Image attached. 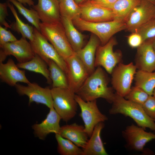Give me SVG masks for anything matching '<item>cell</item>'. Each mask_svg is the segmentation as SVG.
<instances>
[{
    "label": "cell",
    "mask_w": 155,
    "mask_h": 155,
    "mask_svg": "<svg viewBox=\"0 0 155 155\" xmlns=\"http://www.w3.org/2000/svg\"><path fill=\"white\" fill-rule=\"evenodd\" d=\"M97 67L75 94L86 101L101 98L112 104L115 95L113 88L108 86V79L105 71L101 67Z\"/></svg>",
    "instance_id": "6da1fadb"
},
{
    "label": "cell",
    "mask_w": 155,
    "mask_h": 155,
    "mask_svg": "<svg viewBox=\"0 0 155 155\" xmlns=\"http://www.w3.org/2000/svg\"><path fill=\"white\" fill-rule=\"evenodd\" d=\"M109 113L121 114L132 118L137 125L146 130L148 128L155 131V122L144 111L142 106L131 101L116 93Z\"/></svg>",
    "instance_id": "7a4b0ae2"
},
{
    "label": "cell",
    "mask_w": 155,
    "mask_h": 155,
    "mask_svg": "<svg viewBox=\"0 0 155 155\" xmlns=\"http://www.w3.org/2000/svg\"><path fill=\"white\" fill-rule=\"evenodd\" d=\"M40 31L64 60L75 53L68 40L61 21L41 22Z\"/></svg>",
    "instance_id": "3957f363"
},
{
    "label": "cell",
    "mask_w": 155,
    "mask_h": 155,
    "mask_svg": "<svg viewBox=\"0 0 155 155\" xmlns=\"http://www.w3.org/2000/svg\"><path fill=\"white\" fill-rule=\"evenodd\" d=\"M75 26L80 30L90 32L99 38L101 45L106 43L116 33L126 29V23L115 20L90 22L80 18L73 20Z\"/></svg>",
    "instance_id": "277c9868"
},
{
    "label": "cell",
    "mask_w": 155,
    "mask_h": 155,
    "mask_svg": "<svg viewBox=\"0 0 155 155\" xmlns=\"http://www.w3.org/2000/svg\"><path fill=\"white\" fill-rule=\"evenodd\" d=\"M51 92L54 109L61 119L68 122L77 114L78 104L75 94L68 88H52Z\"/></svg>",
    "instance_id": "5b68a950"
},
{
    "label": "cell",
    "mask_w": 155,
    "mask_h": 155,
    "mask_svg": "<svg viewBox=\"0 0 155 155\" xmlns=\"http://www.w3.org/2000/svg\"><path fill=\"white\" fill-rule=\"evenodd\" d=\"M35 53L40 56L46 63L49 60L54 61L66 74L67 65L65 60L40 32L34 27L33 40L30 41Z\"/></svg>",
    "instance_id": "8992f818"
},
{
    "label": "cell",
    "mask_w": 155,
    "mask_h": 155,
    "mask_svg": "<svg viewBox=\"0 0 155 155\" xmlns=\"http://www.w3.org/2000/svg\"><path fill=\"white\" fill-rule=\"evenodd\" d=\"M137 67L132 62L125 64L120 63L113 69L111 74V83L116 93L125 97L131 88Z\"/></svg>",
    "instance_id": "52a82bcc"
},
{
    "label": "cell",
    "mask_w": 155,
    "mask_h": 155,
    "mask_svg": "<svg viewBox=\"0 0 155 155\" xmlns=\"http://www.w3.org/2000/svg\"><path fill=\"white\" fill-rule=\"evenodd\" d=\"M75 98L80 108L79 115L84 123L85 131L90 137L95 126L107 120L108 118L100 111L96 100L86 101L76 94Z\"/></svg>",
    "instance_id": "ba28073f"
},
{
    "label": "cell",
    "mask_w": 155,
    "mask_h": 155,
    "mask_svg": "<svg viewBox=\"0 0 155 155\" xmlns=\"http://www.w3.org/2000/svg\"><path fill=\"white\" fill-rule=\"evenodd\" d=\"M117 43L115 38L112 37L105 44L98 45L95 55V67H102L108 73L111 74L115 67L121 63V52L113 51V47Z\"/></svg>",
    "instance_id": "9c48e42d"
},
{
    "label": "cell",
    "mask_w": 155,
    "mask_h": 155,
    "mask_svg": "<svg viewBox=\"0 0 155 155\" xmlns=\"http://www.w3.org/2000/svg\"><path fill=\"white\" fill-rule=\"evenodd\" d=\"M65 60L67 67L66 75L69 88L75 94L90 74L75 53Z\"/></svg>",
    "instance_id": "30bf717a"
},
{
    "label": "cell",
    "mask_w": 155,
    "mask_h": 155,
    "mask_svg": "<svg viewBox=\"0 0 155 155\" xmlns=\"http://www.w3.org/2000/svg\"><path fill=\"white\" fill-rule=\"evenodd\" d=\"M125 139V147L131 150L144 152V147L150 141L155 139V134L147 132L145 129L137 125L132 124L127 126L122 132Z\"/></svg>",
    "instance_id": "8fae6325"
},
{
    "label": "cell",
    "mask_w": 155,
    "mask_h": 155,
    "mask_svg": "<svg viewBox=\"0 0 155 155\" xmlns=\"http://www.w3.org/2000/svg\"><path fill=\"white\" fill-rule=\"evenodd\" d=\"M155 14V5L148 0H141L127 18L126 29L134 32L154 18Z\"/></svg>",
    "instance_id": "7c38bea8"
},
{
    "label": "cell",
    "mask_w": 155,
    "mask_h": 155,
    "mask_svg": "<svg viewBox=\"0 0 155 155\" xmlns=\"http://www.w3.org/2000/svg\"><path fill=\"white\" fill-rule=\"evenodd\" d=\"M0 57L5 60L8 55L13 56L19 63H24L32 59L35 54L30 42L22 37L19 40L0 46Z\"/></svg>",
    "instance_id": "4fadbf2b"
},
{
    "label": "cell",
    "mask_w": 155,
    "mask_h": 155,
    "mask_svg": "<svg viewBox=\"0 0 155 155\" xmlns=\"http://www.w3.org/2000/svg\"><path fill=\"white\" fill-rule=\"evenodd\" d=\"M14 87L20 95L28 96L29 105L35 102L43 104L49 109L53 107L51 89L42 88L34 82H30L26 86L17 84Z\"/></svg>",
    "instance_id": "5bb4252c"
},
{
    "label": "cell",
    "mask_w": 155,
    "mask_h": 155,
    "mask_svg": "<svg viewBox=\"0 0 155 155\" xmlns=\"http://www.w3.org/2000/svg\"><path fill=\"white\" fill-rule=\"evenodd\" d=\"M79 5L81 9L80 18L86 21L100 22L113 20L111 9L99 6L88 1Z\"/></svg>",
    "instance_id": "9a60e30c"
},
{
    "label": "cell",
    "mask_w": 155,
    "mask_h": 155,
    "mask_svg": "<svg viewBox=\"0 0 155 155\" xmlns=\"http://www.w3.org/2000/svg\"><path fill=\"white\" fill-rule=\"evenodd\" d=\"M59 4V0H38L32 7L42 22L51 23L61 21Z\"/></svg>",
    "instance_id": "2e32d148"
},
{
    "label": "cell",
    "mask_w": 155,
    "mask_h": 155,
    "mask_svg": "<svg viewBox=\"0 0 155 155\" xmlns=\"http://www.w3.org/2000/svg\"><path fill=\"white\" fill-rule=\"evenodd\" d=\"M61 118L54 108L50 109L46 118L40 123H36L32 126L35 135L40 139L44 140L51 133H59L61 127Z\"/></svg>",
    "instance_id": "e0dca14e"
},
{
    "label": "cell",
    "mask_w": 155,
    "mask_h": 155,
    "mask_svg": "<svg viewBox=\"0 0 155 155\" xmlns=\"http://www.w3.org/2000/svg\"><path fill=\"white\" fill-rule=\"evenodd\" d=\"M135 61L138 70L155 71V51L151 39L145 41L137 48Z\"/></svg>",
    "instance_id": "ac0fdd59"
},
{
    "label": "cell",
    "mask_w": 155,
    "mask_h": 155,
    "mask_svg": "<svg viewBox=\"0 0 155 155\" xmlns=\"http://www.w3.org/2000/svg\"><path fill=\"white\" fill-rule=\"evenodd\" d=\"M11 58L6 63H0V78L8 85L15 86L19 82L27 84L30 82L25 75V71L20 69Z\"/></svg>",
    "instance_id": "d6986e66"
},
{
    "label": "cell",
    "mask_w": 155,
    "mask_h": 155,
    "mask_svg": "<svg viewBox=\"0 0 155 155\" xmlns=\"http://www.w3.org/2000/svg\"><path fill=\"white\" fill-rule=\"evenodd\" d=\"M59 134L82 149L85 147L89 139L84 126L75 123L61 127Z\"/></svg>",
    "instance_id": "ffe728a7"
},
{
    "label": "cell",
    "mask_w": 155,
    "mask_h": 155,
    "mask_svg": "<svg viewBox=\"0 0 155 155\" xmlns=\"http://www.w3.org/2000/svg\"><path fill=\"white\" fill-rule=\"evenodd\" d=\"M100 43L98 38L92 33L86 45L75 53L86 67L90 75L95 70L96 53Z\"/></svg>",
    "instance_id": "44dd1931"
},
{
    "label": "cell",
    "mask_w": 155,
    "mask_h": 155,
    "mask_svg": "<svg viewBox=\"0 0 155 155\" xmlns=\"http://www.w3.org/2000/svg\"><path fill=\"white\" fill-rule=\"evenodd\" d=\"M105 126L103 122L95 127L85 147L82 155H108L101 137L102 130Z\"/></svg>",
    "instance_id": "7402d4cb"
},
{
    "label": "cell",
    "mask_w": 155,
    "mask_h": 155,
    "mask_svg": "<svg viewBox=\"0 0 155 155\" xmlns=\"http://www.w3.org/2000/svg\"><path fill=\"white\" fill-rule=\"evenodd\" d=\"M61 21L70 44L74 52H77L83 47L84 36L75 28L71 19L61 16Z\"/></svg>",
    "instance_id": "603a6c76"
},
{
    "label": "cell",
    "mask_w": 155,
    "mask_h": 155,
    "mask_svg": "<svg viewBox=\"0 0 155 155\" xmlns=\"http://www.w3.org/2000/svg\"><path fill=\"white\" fill-rule=\"evenodd\" d=\"M141 0H117L112 9L113 20L125 23L134 8Z\"/></svg>",
    "instance_id": "cb8c5ba5"
},
{
    "label": "cell",
    "mask_w": 155,
    "mask_h": 155,
    "mask_svg": "<svg viewBox=\"0 0 155 155\" xmlns=\"http://www.w3.org/2000/svg\"><path fill=\"white\" fill-rule=\"evenodd\" d=\"M16 65L19 68L42 74L46 78L47 83H52L47 64L37 54H35L34 57L27 62L18 63Z\"/></svg>",
    "instance_id": "d4e9b609"
},
{
    "label": "cell",
    "mask_w": 155,
    "mask_h": 155,
    "mask_svg": "<svg viewBox=\"0 0 155 155\" xmlns=\"http://www.w3.org/2000/svg\"><path fill=\"white\" fill-rule=\"evenodd\" d=\"M134 78L135 86L141 88L149 95H152L155 88V71L149 72L138 70Z\"/></svg>",
    "instance_id": "484cf974"
},
{
    "label": "cell",
    "mask_w": 155,
    "mask_h": 155,
    "mask_svg": "<svg viewBox=\"0 0 155 155\" xmlns=\"http://www.w3.org/2000/svg\"><path fill=\"white\" fill-rule=\"evenodd\" d=\"M7 3L16 19L15 22L10 25L11 29L21 34L22 37L28 39L30 41H32L33 38L34 27L25 24L20 19L13 4L9 1Z\"/></svg>",
    "instance_id": "4316f807"
},
{
    "label": "cell",
    "mask_w": 155,
    "mask_h": 155,
    "mask_svg": "<svg viewBox=\"0 0 155 155\" xmlns=\"http://www.w3.org/2000/svg\"><path fill=\"white\" fill-rule=\"evenodd\" d=\"M47 64L52 80V88H69L67 75L63 70L51 60H49Z\"/></svg>",
    "instance_id": "83f0119b"
},
{
    "label": "cell",
    "mask_w": 155,
    "mask_h": 155,
    "mask_svg": "<svg viewBox=\"0 0 155 155\" xmlns=\"http://www.w3.org/2000/svg\"><path fill=\"white\" fill-rule=\"evenodd\" d=\"M58 144L57 150L61 155H82V149L71 141L62 137L59 134H55Z\"/></svg>",
    "instance_id": "f1b7e54d"
},
{
    "label": "cell",
    "mask_w": 155,
    "mask_h": 155,
    "mask_svg": "<svg viewBox=\"0 0 155 155\" xmlns=\"http://www.w3.org/2000/svg\"><path fill=\"white\" fill-rule=\"evenodd\" d=\"M59 7L61 16L72 20L80 18V7L74 0H62L60 2Z\"/></svg>",
    "instance_id": "f546056e"
},
{
    "label": "cell",
    "mask_w": 155,
    "mask_h": 155,
    "mask_svg": "<svg viewBox=\"0 0 155 155\" xmlns=\"http://www.w3.org/2000/svg\"><path fill=\"white\" fill-rule=\"evenodd\" d=\"M7 0L16 7L19 13L29 22L40 31V24L41 22L38 14L35 10L33 8H30V9H27L22 3L16 0Z\"/></svg>",
    "instance_id": "4dcf8cb0"
},
{
    "label": "cell",
    "mask_w": 155,
    "mask_h": 155,
    "mask_svg": "<svg viewBox=\"0 0 155 155\" xmlns=\"http://www.w3.org/2000/svg\"><path fill=\"white\" fill-rule=\"evenodd\" d=\"M149 95L141 88L135 86L124 97L131 101L141 106L148 98Z\"/></svg>",
    "instance_id": "1f68e13d"
},
{
    "label": "cell",
    "mask_w": 155,
    "mask_h": 155,
    "mask_svg": "<svg viewBox=\"0 0 155 155\" xmlns=\"http://www.w3.org/2000/svg\"><path fill=\"white\" fill-rule=\"evenodd\" d=\"M139 34L143 42L155 37V17L136 30L134 32Z\"/></svg>",
    "instance_id": "d6a6232c"
},
{
    "label": "cell",
    "mask_w": 155,
    "mask_h": 155,
    "mask_svg": "<svg viewBox=\"0 0 155 155\" xmlns=\"http://www.w3.org/2000/svg\"><path fill=\"white\" fill-rule=\"evenodd\" d=\"M142 106L146 114L153 120L155 119V98L154 97L153 95H149Z\"/></svg>",
    "instance_id": "836d02e7"
},
{
    "label": "cell",
    "mask_w": 155,
    "mask_h": 155,
    "mask_svg": "<svg viewBox=\"0 0 155 155\" xmlns=\"http://www.w3.org/2000/svg\"><path fill=\"white\" fill-rule=\"evenodd\" d=\"M0 26V46L17 40L10 30Z\"/></svg>",
    "instance_id": "e575fe53"
},
{
    "label": "cell",
    "mask_w": 155,
    "mask_h": 155,
    "mask_svg": "<svg viewBox=\"0 0 155 155\" xmlns=\"http://www.w3.org/2000/svg\"><path fill=\"white\" fill-rule=\"evenodd\" d=\"M143 42L141 36L137 32H132L128 37V44L132 48H138Z\"/></svg>",
    "instance_id": "d590c367"
},
{
    "label": "cell",
    "mask_w": 155,
    "mask_h": 155,
    "mask_svg": "<svg viewBox=\"0 0 155 155\" xmlns=\"http://www.w3.org/2000/svg\"><path fill=\"white\" fill-rule=\"evenodd\" d=\"M7 3H0V25L4 26L6 29H11L10 26L7 22L6 19L8 16Z\"/></svg>",
    "instance_id": "8d00e7d4"
},
{
    "label": "cell",
    "mask_w": 155,
    "mask_h": 155,
    "mask_svg": "<svg viewBox=\"0 0 155 155\" xmlns=\"http://www.w3.org/2000/svg\"><path fill=\"white\" fill-rule=\"evenodd\" d=\"M117 0H92L88 1L99 6L112 10L113 7Z\"/></svg>",
    "instance_id": "74e56055"
},
{
    "label": "cell",
    "mask_w": 155,
    "mask_h": 155,
    "mask_svg": "<svg viewBox=\"0 0 155 155\" xmlns=\"http://www.w3.org/2000/svg\"><path fill=\"white\" fill-rule=\"evenodd\" d=\"M24 5H28L29 6H33L34 5V2L33 0H16Z\"/></svg>",
    "instance_id": "f35d334b"
},
{
    "label": "cell",
    "mask_w": 155,
    "mask_h": 155,
    "mask_svg": "<svg viewBox=\"0 0 155 155\" xmlns=\"http://www.w3.org/2000/svg\"><path fill=\"white\" fill-rule=\"evenodd\" d=\"M76 3L78 5H80L86 2L87 0H74Z\"/></svg>",
    "instance_id": "ab89813d"
},
{
    "label": "cell",
    "mask_w": 155,
    "mask_h": 155,
    "mask_svg": "<svg viewBox=\"0 0 155 155\" xmlns=\"http://www.w3.org/2000/svg\"><path fill=\"white\" fill-rule=\"evenodd\" d=\"M152 46L155 51V37L152 38H151Z\"/></svg>",
    "instance_id": "60d3db41"
},
{
    "label": "cell",
    "mask_w": 155,
    "mask_h": 155,
    "mask_svg": "<svg viewBox=\"0 0 155 155\" xmlns=\"http://www.w3.org/2000/svg\"><path fill=\"white\" fill-rule=\"evenodd\" d=\"M155 5V0H148Z\"/></svg>",
    "instance_id": "b9f144b4"
},
{
    "label": "cell",
    "mask_w": 155,
    "mask_h": 155,
    "mask_svg": "<svg viewBox=\"0 0 155 155\" xmlns=\"http://www.w3.org/2000/svg\"><path fill=\"white\" fill-rule=\"evenodd\" d=\"M152 95L155 98V88H154L153 93V95Z\"/></svg>",
    "instance_id": "7bdbcfd3"
},
{
    "label": "cell",
    "mask_w": 155,
    "mask_h": 155,
    "mask_svg": "<svg viewBox=\"0 0 155 155\" xmlns=\"http://www.w3.org/2000/svg\"><path fill=\"white\" fill-rule=\"evenodd\" d=\"M59 2H61V1H62V0H59Z\"/></svg>",
    "instance_id": "ee69618b"
},
{
    "label": "cell",
    "mask_w": 155,
    "mask_h": 155,
    "mask_svg": "<svg viewBox=\"0 0 155 155\" xmlns=\"http://www.w3.org/2000/svg\"><path fill=\"white\" fill-rule=\"evenodd\" d=\"M91 0H87V1H91Z\"/></svg>",
    "instance_id": "f6af8a7d"
},
{
    "label": "cell",
    "mask_w": 155,
    "mask_h": 155,
    "mask_svg": "<svg viewBox=\"0 0 155 155\" xmlns=\"http://www.w3.org/2000/svg\"><path fill=\"white\" fill-rule=\"evenodd\" d=\"M154 121L155 122V119H154Z\"/></svg>",
    "instance_id": "bcb514c9"
},
{
    "label": "cell",
    "mask_w": 155,
    "mask_h": 155,
    "mask_svg": "<svg viewBox=\"0 0 155 155\" xmlns=\"http://www.w3.org/2000/svg\"><path fill=\"white\" fill-rule=\"evenodd\" d=\"M154 17H155V16H154Z\"/></svg>",
    "instance_id": "7dc6e473"
}]
</instances>
